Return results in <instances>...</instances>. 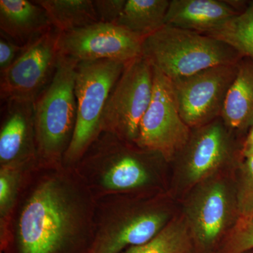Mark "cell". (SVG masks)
<instances>
[{"label": "cell", "instance_id": "83f0119b", "mask_svg": "<svg viewBox=\"0 0 253 253\" xmlns=\"http://www.w3.org/2000/svg\"><path fill=\"white\" fill-rule=\"evenodd\" d=\"M0 253H2V252H0Z\"/></svg>", "mask_w": 253, "mask_h": 253}, {"label": "cell", "instance_id": "9c48e42d", "mask_svg": "<svg viewBox=\"0 0 253 253\" xmlns=\"http://www.w3.org/2000/svg\"><path fill=\"white\" fill-rule=\"evenodd\" d=\"M238 63L214 66L170 81L178 111L191 129L221 118L226 94L237 73Z\"/></svg>", "mask_w": 253, "mask_h": 253}, {"label": "cell", "instance_id": "2e32d148", "mask_svg": "<svg viewBox=\"0 0 253 253\" xmlns=\"http://www.w3.org/2000/svg\"><path fill=\"white\" fill-rule=\"evenodd\" d=\"M233 132L250 131L253 126V59L242 58L228 91L221 116Z\"/></svg>", "mask_w": 253, "mask_h": 253}, {"label": "cell", "instance_id": "5bb4252c", "mask_svg": "<svg viewBox=\"0 0 253 253\" xmlns=\"http://www.w3.org/2000/svg\"><path fill=\"white\" fill-rule=\"evenodd\" d=\"M239 14L231 1L171 0L166 25L207 35Z\"/></svg>", "mask_w": 253, "mask_h": 253}, {"label": "cell", "instance_id": "e0dca14e", "mask_svg": "<svg viewBox=\"0 0 253 253\" xmlns=\"http://www.w3.org/2000/svg\"><path fill=\"white\" fill-rule=\"evenodd\" d=\"M229 212L224 186L214 184L203 195L195 211L194 235L200 249L207 251L216 244L225 226Z\"/></svg>", "mask_w": 253, "mask_h": 253}, {"label": "cell", "instance_id": "9a60e30c", "mask_svg": "<svg viewBox=\"0 0 253 253\" xmlns=\"http://www.w3.org/2000/svg\"><path fill=\"white\" fill-rule=\"evenodd\" d=\"M51 28L45 10L34 1H0L1 34L16 44L28 45Z\"/></svg>", "mask_w": 253, "mask_h": 253}, {"label": "cell", "instance_id": "7a4b0ae2", "mask_svg": "<svg viewBox=\"0 0 253 253\" xmlns=\"http://www.w3.org/2000/svg\"><path fill=\"white\" fill-rule=\"evenodd\" d=\"M161 157L135 143L101 131L73 168L96 199L145 190L154 181L152 163Z\"/></svg>", "mask_w": 253, "mask_h": 253}, {"label": "cell", "instance_id": "277c9868", "mask_svg": "<svg viewBox=\"0 0 253 253\" xmlns=\"http://www.w3.org/2000/svg\"><path fill=\"white\" fill-rule=\"evenodd\" d=\"M141 56L170 81L244 57L220 40L168 25L144 38Z\"/></svg>", "mask_w": 253, "mask_h": 253}, {"label": "cell", "instance_id": "ffe728a7", "mask_svg": "<svg viewBox=\"0 0 253 253\" xmlns=\"http://www.w3.org/2000/svg\"><path fill=\"white\" fill-rule=\"evenodd\" d=\"M45 10L51 26L59 33L99 22L91 0H37Z\"/></svg>", "mask_w": 253, "mask_h": 253}, {"label": "cell", "instance_id": "5b68a950", "mask_svg": "<svg viewBox=\"0 0 253 253\" xmlns=\"http://www.w3.org/2000/svg\"><path fill=\"white\" fill-rule=\"evenodd\" d=\"M128 196L95 199L94 239L89 253H121L149 242L166 225L164 211L153 204L131 202Z\"/></svg>", "mask_w": 253, "mask_h": 253}, {"label": "cell", "instance_id": "52a82bcc", "mask_svg": "<svg viewBox=\"0 0 253 253\" xmlns=\"http://www.w3.org/2000/svg\"><path fill=\"white\" fill-rule=\"evenodd\" d=\"M154 89V68L142 56L126 63L105 106L101 131L135 143Z\"/></svg>", "mask_w": 253, "mask_h": 253}, {"label": "cell", "instance_id": "d4e9b609", "mask_svg": "<svg viewBox=\"0 0 253 253\" xmlns=\"http://www.w3.org/2000/svg\"><path fill=\"white\" fill-rule=\"evenodd\" d=\"M28 45H19L4 35L0 34V73L8 69Z\"/></svg>", "mask_w": 253, "mask_h": 253}, {"label": "cell", "instance_id": "ba28073f", "mask_svg": "<svg viewBox=\"0 0 253 253\" xmlns=\"http://www.w3.org/2000/svg\"><path fill=\"white\" fill-rule=\"evenodd\" d=\"M154 68V89L144 113L135 144L172 161L187 144L191 129L176 106L169 78Z\"/></svg>", "mask_w": 253, "mask_h": 253}, {"label": "cell", "instance_id": "6da1fadb", "mask_svg": "<svg viewBox=\"0 0 253 253\" xmlns=\"http://www.w3.org/2000/svg\"><path fill=\"white\" fill-rule=\"evenodd\" d=\"M94 210L74 168H37L15 208L6 253H89Z\"/></svg>", "mask_w": 253, "mask_h": 253}, {"label": "cell", "instance_id": "7c38bea8", "mask_svg": "<svg viewBox=\"0 0 253 253\" xmlns=\"http://www.w3.org/2000/svg\"><path fill=\"white\" fill-rule=\"evenodd\" d=\"M38 168L34 102L6 101L0 128V168Z\"/></svg>", "mask_w": 253, "mask_h": 253}, {"label": "cell", "instance_id": "4316f807", "mask_svg": "<svg viewBox=\"0 0 253 253\" xmlns=\"http://www.w3.org/2000/svg\"><path fill=\"white\" fill-rule=\"evenodd\" d=\"M253 154V126L250 129L249 134L243 144L242 154L244 157Z\"/></svg>", "mask_w": 253, "mask_h": 253}, {"label": "cell", "instance_id": "44dd1931", "mask_svg": "<svg viewBox=\"0 0 253 253\" xmlns=\"http://www.w3.org/2000/svg\"><path fill=\"white\" fill-rule=\"evenodd\" d=\"M121 253H198L184 223L170 222L146 244Z\"/></svg>", "mask_w": 253, "mask_h": 253}, {"label": "cell", "instance_id": "4fadbf2b", "mask_svg": "<svg viewBox=\"0 0 253 253\" xmlns=\"http://www.w3.org/2000/svg\"><path fill=\"white\" fill-rule=\"evenodd\" d=\"M233 133L221 118L191 129L189 141L178 154L184 155L190 180H202L232 158L236 152Z\"/></svg>", "mask_w": 253, "mask_h": 253}, {"label": "cell", "instance_id": "8992f818", "mask_svg": "<svg viewBox=\"0 0 253 253\" xmlns=\"http://www.w3.org/2000/svg\"><path fill=\"white\" fill-rule=\"evenodd\" d=\"M126 63L112 60L81 61L76 68L77 105L76 129L63 159V166L74 168L101 134L105 106Z\"/></svg>", "mask_w": 253, "mask_h": 253}, {"label": "cell", "instance_id": "484cf974", "mask_svg": "<svg viewBox=\"0 0 253 253\" xmlns=\"http://www.w3.org/2000/svg\"><path fill=\"white\" fill-rule=\"evenodd\" d=\"M245 158L244 184L242 193V214L253 212V154Z\"/></svg>", "mask_w": 253, "mask_h": 253}, {"label": "cell", "instance_id": "30bf717a", "mask_svg": "<svg viewBox=\"0 0 253 253\" xmlns=\"http://www.w3.org/2000/svg\"><path fill=\"white\" fill-rule=\"evenodd\" d=\"M59 31L51 28L28 44L14 63L1 73V100L35 102L49 86L59 62Z\"/></svg>", "mask_w": 253, "mask_h": 253}, {"label": "cell", "instance_id": "cb8c5ba5", "mask_svg": "<svg viewBox=\"0 0 253 253\" xmlns=\"http://www.w3.org/2000/svg\"><path fill=\"white\" fill-rule=\"evenodd\" d=\"M93 2L99 22L116 24L126 0H95Z\"/></svg>", "mask_w": 253, "mask_h": 253}, {"label": "cell", "instance_id": "8fae6325", "mask_svg": "<svg viewBox=\"0 0 253 253\" xmlns=\"http://www.w3.org/2000/svg\"><path fill=\"white\" fill-rule=\"evenodd\" d=\"M144 39L116 24L95 23L59 33L60 55L81 61L112 60L127 63L142 54Z\"/></svg>", "mask_w": 253, "mask_h": 253}, {"label": "cell", "instance_id": "3957f363", "mask_svg": "<svg viewBox=\"0 0 253 253\" xmlns=\"http://www.w3.org/2000/svg\"><path fill=\"white\" fill-rule=\"evenodd\" d=\"M78 63L60 55L52 81L35 101L38 168L63 166L77 120L75 81Z\"/></svg>", "mask_w": 253, "mask_h": 253}, {"label": "cell", "instance_id": "ac0fdd59", "mask_svg": "<svg viewBox=\"0 0 253 253\" xmlns=\"http://www.w3.org/2000/svg\"><path fill=\"white\" fill-rule=\"evenodd\" d=\"M169 0H126L116 25L144 39L166 26Z\"/></svg>", "mask_w": 253, "mask_h": 253}, {"label": "cell", "instance_id": "603a6c76", "mask_svg": "<svg viewBox=\"0 0 253 253\" xmlns=\"http://www.w3.org/2000/svg\"><path fill=\"white\" fill-rule=\"evenodd\" d=\"M253 250V212L241 214L220 253H245Z\"/></svg>", "mask_w": 253, "mask_h": 253}, {"label": "cell", "instance_id": "d6986e66", "mask_svg": "<svg viewBox=\"0 0 253 253\" xmlns=\"http://www.w3.org/2000/svg\"><path fill=\"white\" fill-rule=\"evenodd\" d=\"M37 168H0L1 252H6L9 249L11 239V219L15 208L30 176Z\"/></svg>", "mask_w": 253, "mask_h": 253}, {"label": "cell", "instance_id": "7402d4cb", "mask_svg": "<svg viewBox=\"0 0 253 253\" xmlns=\"http://www.w3.org/2000/svg\"><path fill=\"white\" fill-rule=\"evenodd\" d=\"M206 36L224 42L243 56L253 59V1L222 27Z\"/></svg>", "mask_w": 253, "mask_h": 253}]
</instances>
